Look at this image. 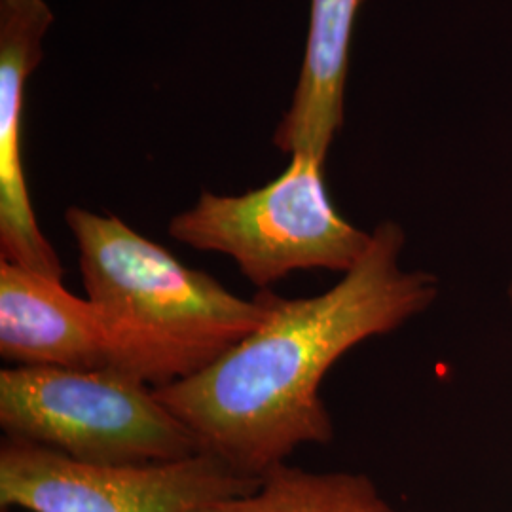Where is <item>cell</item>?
<instances>
[{"instance_id":"obj_9","label":"cell","mask_w":512,"mask_h":512,"mask_svg":"<svg viewBox=\"0 0 512 512\" xmlns=\"http://www.w3.org/2000/svg\"><path fill=\"white\" fill-rule=\"evenodd\" d=\"M190 512H423L401 511L363 473L306 471L283 463L255 490L203 503Z\"/></svg>"},{"instance_id":"obj_1","label":"cell","mask_w":512,"mask_h":512,"mask_svg":"<svg viewBox=\"0 0 512 512\" xmlns=\"http://www.w3.org/2000/svg\"><path fill=\"white\" fill-rule=\"evenodd\" d=\"M361 260L327 293L272 300L260 329L200 374L156 397L188 425L205 454L260 480L304 444H330L334 425L319 387L332 365L368 338L431 308L439 279L401 268L406 236L380 222Z\"/></svg>"},{"instance_id":"obj_7","label":"cell","mask_w":512,"mask_h":512,"mask_svg":"<svg viewBox=\"0 0 512 512\" xmlns=\"http://www.w3.org/2000/svg\"><path fill=\"white\" fill-rule=\"evenodd\" d=\"M0 357L14 366L109 368V344L90 298L59 277L0 260Z\"/></svg>"},{"instance_id":"obj_5","label":"cell","mask_w":512,"mask_h":512,"mask_svg":"<svg viewBox=\"0 0 512 512\" xmlns=\"http://www.w3.org/2000/svg\"><path fill=\"white\" fill-rule=\"evenodd\" d=\"M258 480L211 454L150 465L103 467L25 440L0 444V509L27 512H190L247 494Z\"/></svg>"},{"instance_id":"obj_2","label":"cell","mask_w":512,"mask_h":512,"mask_svg":"<svg viewBox=\"0 0 512 512\" xmlns=\"http://www.w3.org/2000/svg\"><path fill=\"white\" fill-rule=\"evenodd\" d=\"M65 222L105 327L109 368L135 382L160 389L200 374L272 313L270 291L239 298L116 215L69 207Z\"/></svg>"},{"instance_id":"obj_10","label":"cell","mask_w":512,"mask_h":512,"mask_svg":"<svg viewBox=\"0 0 512 512\" xmlns=\"http://www.w3.org/2000/svg\"><path fill=\"white\" fill-rule=\"evenodd\" d=\"M509 300H511V304H512V274H511V283H509Z\"/></svg>"},{"instance_id":"obj_6","label":"cell","mask_w":512,"mask_h":512,"mask_svg":"<svg viewBox=\"0 0 512 512\" xmlns=\"http://www.w3.org/2000/svg\"><path fill=\"white\" fill-rule=\"evenodd\" d=\"M52 25L46 0H0V260L63 277L54 245L38 226L23 165L27 84Z\"/></svg>"},{"instance_id":"obj_3","label":"cell","mask_w":512,"mask_h":512,"mask_svg":"<svg viewBox=\"0 0 512 512\" xmlns=\"http://www.w3.org/2000/svg\"><path fill=\"white\" fill-rule=\"evenodd\" d=\"M0 427L8 439L103 467L167 463L203 452L154 387L110 368H2Z\"/></svg>"},{"instance_id":"obj_8","label":"cell","mask_w":512,"mask_h":512,"mask_svg":"<svg viewBox=\"0 0 512 512\" xmlns=\"http://www.w3.org/2000/svg\"><path fill=\"white\" fill-rule=\"evenodd\" d=\"M363 0H310L304 59L293 101L275 129V147L327 160L344 126L349 48Z\"/></svg>"},{"instance_id":"obj_4","label":"cell","mask_w":512,"mask_h":512,"mask_svg":"<svg viewBox=\"0 0 512 512\" xmlns=\"http://www.w3.org/2000/svg\"><path fill=\"white\" fill-rule=\"evenodd\" d=\"M325 158L294 152L272 183L239 196L202 192L169 220L184 245L230 256L258 289L298 270L346 274L365 255L372 234L355 228L330 202Z\"/></svg>"}]
</instances>
